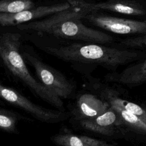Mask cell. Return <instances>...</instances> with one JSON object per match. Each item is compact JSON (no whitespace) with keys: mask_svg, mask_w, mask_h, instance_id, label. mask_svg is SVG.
I'll return each mask as SVG.
<instances>
[{"mask_svg":"<svg viewBox=\"0 0 146 146\" xmlns=\"http://www.w3.org/2000/svg\"><path fill=\"white\" fill-rule=\"evenodd\" d=\"M44 51L66 61L94 64L115 71L120 66L146 57V51L116 48L103 44L73 43L59 47H45Z\"/></svg>","mask_w":146,"mask_h":146,"instance_id":"6da1fadb","label":"cell"},{"mask_svg":"<svg viewBox=\"0 0 146 146\" xmlns=\"http://www.w3.org/2000/svg\"><path fill=\"white\" fill-rule=\"evenodd\" d=\"M21 35L18 33H6L0 35V57L8 70L21 80L35 95L44 101L64 111L62 99L37 81L31 74L20 53Z\"/></svg>","mask_w":146,"mask_h":146,"instance_id":"7a4b0ae2","label":"cell"},{"mask_svg":"<svg viewBox=\"0 0 146 146\" xmlns=\"http://www.w3.org/2000/svg\"><path fill=\"white\" fill-rule=\"evenodd\" d=\"M40 33L62 38L103 44H110L115 40L113 36L107 33L86 26L80 19H62L43 29Z\"/></svg>","mask_w":146,"mask_h":146,"instance_id":"3957f363","label":"cell"},{"mask_svg":"<svg viewBox=\"0 0 146 146\" xmlns=\"http://www.w3.org/2000/svg\"><path fill=\"white\" fill-rule=\"evenodd\" d=\"M22 55L33 67L40 82L49 90L61 99L71 95L74 87L60 72L27 52H23Z\"/></svg>","mask_w":146,"mask_h":146,"instance_id":"277c9868","label":"cell"},{"mask_svg":"<svg viewBox=\"0 0 146 146\" xmlns=\"http://www.w3.org/2000/svg\"><path fill=\"white\" fill-rule=\"evenodd\" d=\"M0 98L11 104L21 108L38 120L47 123H58L69 116L62 111L52 110L39 106L18 91L0 84Z\"/></svg>","mask_w":146,"mask_h":146,"instance_id":"5b68a950","label":"cell"},{"mask_svg":"<svg viewBox=\"0 0 146 146\" xmlns=\"http://www.w3.org/2000/svg\"><path fill=\"white\" fill-rule=\"evenodd\" d=\"M80 124L84 129L104 136L129 139L120 116L110 106L104 113L94 119L80 120Z\"/></svg>","mask_w":146,"mask_h":146,"instance_id":"8992f818","label":"cell"},{"mask_svg":"<svg viewBox=\"0 0 146 146\" xmlns=\"http://www.w3.org/2000/svg\"><path fill=\"white\" fill-rule=\"evenodd\" d=\"M95 26L120 35H139L146 34V20L139 21L91 13L85 18Z\"/></svg>","mask_w":146,"mask_h":146,"instance_id":"52a82bcc","label":"cell"},{"mask_svg":"<svg viewBox=\"0 0 146 146\" xmlns=\"http://www.w3.org/2000/svg\"><path fill=\"white\" fill-rule=\"evenodd\" d=\"M97 95L107 102L110 106L117 107L146 119V104L126 99L123 92L114 86L97 82L94 85Z\"/></svg>","mask_w":146,"mask_h":146,"instance_id":"ba28073f","label":"cell"},{"mask_svg":"<svg viewBox=\"0 0 146 146\" xmlns=\"http://www.w3.org/2000/svg\"><path fill=\"white\" fill-rule=\"evenodd\" d=\"M72 6L68 2L48 6H40L14 13H0V25L17 26L37 18L67 10Z\"/></svg>","mask_w":146,"mask_h":146,"instance_id":"9c48e42d","label":"cell"},{"mask_svg":"<svg viewBox=\"0 0 146 146\" xmlns=\"http://www.w3.org/2000/svg\"><path fill=\"white\" fill-rule=\"evenodd\" d=\"M106 82L132 88L146 83V57L132 62L120 72L112 71L104 76Z\"/></svg>","mask_w":146,"mask_h":146,"instance_id":"30bf717a","label":"cell"},{"mask_svg":"<svg viewBox=\"0 0 146 146\" xmlns=\"http://www.w3.org/2000/svg\"><path fill=\"white\" fill-rule=\"evenodd\" d=\"M68 2L73 6L88 9L92 13L103 10L133 16H143L146 14L145 9L141 5L128 0H108L97 3L79 0H68Z\"/></svg>","mask_w":146,"mask_h":146,"instance_id":"8fae6325","label":"cell"},{"mask_svg":"<svg viewBox=\"0 0 146 146\" xmlns=\"http://www.w3.org/2000/svg\"><path fill=\"white\" fill-rule=\"evenodd\" d=\"M109 107L108 103L97 95L86 93L79 96L72 113L79 121L91 119L102 115Z\"/></svg>","mask_w":146,"mask_h":146,"instance_id":"7c38bea8","label":"cell"},{"mask_svg":"<svg viewBox=\"0 0 146 146\" xmlns=\"http://www.w3.org/2000/svg\"><path fill=\"white\" fill-rule=\"evenodd\" d=\"M92 12L88 9L78 6H72L71 8L52 14V16L41 21L26 22L17 25L21 30H33L40 33L43 29L54 23L66 19H82Z\"/></svg>","mask_w":146,"mask_h":146,"instance_id":"4fadbf2b","label":"cell"},{"mask_svg":"<svg viewBox=\"0 0 146 146\" xmlns=\"http://www.w3.org/2000/svg\"><path fill=\"white\" fill-rule=\"evenodd\" d=\"M56 145L63 146H113L117 143L90 137L87 136L76 135L70 133L58 134L51 138Z\"/></svg>","mask_w":146,"mask_h":146,"instance_id":"5bb4252c","label":"cell"},{"mask_svg":"<svg viewBox=\"0 0 146 146\" xmlns=\"http://www.w3.org/2000/svg\"><path fill=\"white\" fill-rule=\"evenodd\" d=\"M32 0H1L0 13H14L33 8Z\"/></svg>","mask_w":146,"mask_h":146,"instance_id":"9a60e30c","label":"cell"},{"mask_svg":"<svg viewBox=\"0 0 146 146\" xmlns=\"http://www.w3.org/2000/svg\"><path fill=\"white\" fill-rule=\"evenodd\" d=\"M18 117L16 115L0 108V129L9 133H17Z\"/></svg>","mask_w":146,"mask_h":146,"instance_id":"2e32d148","label":"cell"},{"mask_svg":"<svg viewBox=\"0 0 146 146\" xmlns=\"http://www.w3.org/2000/svg\"><path fill=\"white\" fill-rule=\"evenodd\" d=\"M121 48L146 51V34L121 39L118 42Z\"/></svg>","mask_w":146,"mask_h":146,"instance_id":"e0dca14e","label":"cell"}]
</instances>
